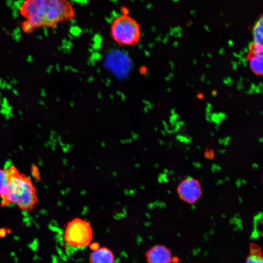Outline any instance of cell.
Here are the masks:
<instances>
[{
	"instance_id": "obj_3",
	"label": "cell",
	"mask_w": 263,
	"mask_h": 263,
	"mask_svg": "<svg viewBox=\"0 0 263 263\" xmlns=\"http://www.w3.org/2000/svg\"><path fill=\"white\" fill-rule=\"evenodd\" d=\"M110 33L114 42L122 46L136 45L141 37L139 23L128 14H122L112 21Z\"/></svg>"
},
{
	"instance_id": "obj_2",
	"label": "cell",
	"mask_w": 263,
	"mask_h": 263,
	"mask_svg": "<svg viewBox=\"0 0 263 263\" xmlns=\"http://www.w3.org/2000/svg\"><path fill=\"white\" fill-rule=\"evenodd\" d=\"M4 169L7 178V194L2 207L14 205L24 211L33 210L38 203V198L32 180L20 173L14 165H9Z\"/></svg>"
},
{
	"instance_id": "obj_12",
	"label": "cell",
	"mask_w": 263,
	"mask_h": 263,
	"mask_svg": "<svg viewBox=\"0 0 263 263\" xmlns=\"http://www.w3.org/2000/svg\"><path fill=\"white\" fill-rule=\"evenodd\" d=\"M249 50L250 51V53L252 54L257 55H263V44L252 42L249 45Z\"/></svg>"
},
{
	"instance_id": "obj_1",
	"label": "cell",
	"mask_w": 263,
	"mask_h": 263,
	"mask_svg": "<svg viewBox=\"0 0 263 263\" xmlns=\"http://www.w3.org/2000/svg\"><path fill=\"white\" fill-rule=\"evenodd\" d=\"M19 12L25 19L22 29L27 32L42 26L54 27L75 18V9L69 0H24Z\"/></svg>"
},
{
	"instance_id": "obj_11",
	"label": "cell",
	"mask_w": 263,
	"mask_h": 263,
	"mask_svg": "<svg viewBox=\"0 0 263 263\" xmlns=\"http://www.w3.org/2000/svg\"><path fill=\"white\" fill-rule=\"evenodd\" d=\"M7 194V178L4 169H0V198L1 205L5 201Z\"/></svg>"
},
{
	"instance_id": "obj_8",
	"label": "cell",
	"mask_w": 263,
	"mask_h": 263,
	"mask_svg": "<svg viewBox=\"0 0 263 263\" xmlns=\"http://www.w3.org/2000/svg\"><path fill=\"white\" fill-rule=\"evenodd\" d=\"M247 58L252 71L257 75H262L263 72V55H257L250 53Z\"/></svg>"
},
{
	"instance_id": "obj_7",
	"label": "cell",
	"mask_w": 263,
	"mask_h": 263,
	"mask_svg": "<svg viewBox=\"0 0 263 263\" xmlns=\"http://www.w3.org/2000/svg\"><path fill=\"white\" fill-rule=\"evenodd\" d=\"M90 263H114V257L112 251L105 247L97 248L89 256Z\"/></svg>"
},
{
	"instance_id": "obj_9",
	"label": "cell",
	"mask_w": 263,
	"mask_h": 263,
	"mask_svg": "<svg viewBox=\"0 0 263 263\" xmlns=\"http://www.w3.org/2000/svg\"><path fill=\"white\" fill-rule=\"evenodd\" d=\"M245 263H263L262 251L257 244H250L249 253Z\"/></svg>"
},
{
	"instance_id": "obj_5",
	"label": "cell",
	"mask_w": 263,
	"mask_h": 263,
	"mask_svg": "<svg viewBox=\"0 0 263 263\" xmlns=\"http://www.w3.org/2000/svg\"><path fill=\"white\" fill-rule=\"evenodd\" d=\"M177 194L180 199L188 204H193L201 197L202 190L201 184L196 179L187 177L178 185Z\"/></svg>"
},
{
	"instance_id": "obj_4",
	"label": "cell",
	"mask_w": 263,
	"mask_h": 263,
	"mask_svg": "<svg viewBox=\"0 0 263 263\" xmlns=\"http://www.w3.org/2000/svg\"><path fill=\"white\" fill-rule=\"evenodd\" d=\"M64 241L69 246L83 248L89 244L93 239V229L89 222L75 218L67 224L64 234Z\"/></svg>"
},
{
	"instance_id": "obj_10",
	"label": "cell",
	"mask_w": 263,
	"mask_h": 263,
	"mask_svg": "<svg viewBox=\"0 0 263 263\" xmlns=\"http://www.w3.org/2000/svg\"><path fill=\"white\" fill-rule=\"evenodd\" d=\"M254 43L263 44V17L256 22L253 30Z\"/></svg>"
},
{
	"instance_id": "obj_13",
	"label": "cell",
	"mask_w": 263,
	"mask_h": 263,
	"mask_svg": "<svg viewBox=\"0 0 263 263\" xmlns=\"http://www.w3.org/2000/svg\"><path fill=\"white\" fill-rule=\"evenodd\" d=\"M6 233V231L4 228H1L0 229V236L3 237L5 235Z\"/></svg>"
},
{
	"instance_id": "obj_6",
	"label": "cell",
	"mask_w": 263,
	"mask_h": 263,
	"mask_svg": "<svg viewBox=\"0 0 263 263\" xmlns=\"http://www.w3.org/2000/svg\"><path fill=\"white\" fill-rule=\"evenodd\" d=\"M172 253L164 245H156L147 251L146 257L148 263H173Z\"/></svg>"
}]
</instances>
